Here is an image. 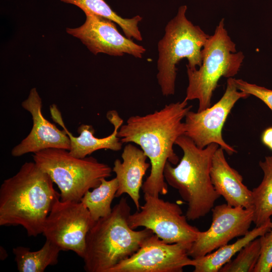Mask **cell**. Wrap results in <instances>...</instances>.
Segmentation results:
<instances>
[{"instance_id":"cell-5","label":"cell","mask_w":272,"mask_h":272,"mask_svg":"<svg viewBox=\"0 0 272 272\" xmlns=\"http://www.w3.org/2000/svg\"><path fill=\"white\" fill-rule=\"evenodd\" d=\"M186 6L179 7L177 15L166 25L165 34L158 44L157 78L164 96L174 95L177 69L186 58V67L195 70L202 64L203 47L210 35L186 16Z\"/></svg>"},{"instance_id":"cell-19","label":"cell","mask_w":272,"mask_h":272,"mask_svg":"<svg viewBox=\"0 0 272 272\" xmlns=\"http://www.w3.org/2000/svg\"><path fill=\"white\" fill-rule=\"evenodd\" d=\"M263 173L260 183L252 190L253 221L256 226L269 222L272 216V155L259 162Z\"/></svg>"},{"instance_id":"cell-20","label":"cell","mask_w":272,"mask_h":272,"mask_svg":"<svg viewBox=\"0 0 272 272\" xmlns=\"http://www.w3.org/2000/svg\"><path fill=\"white\" fill-rule=\"evenodd\" d=\"M60 251L59 247L48 240L37 251H32L29 248L21 246L13 249L20 272H43L47 266L58 263Z\"/></svg>"},{"instance_id":"cell-23","label":"cell","mask_w":272,"mask_h":272,"mask_svg":"<svg viewBox=\"0 0 272 272\" xmlns=\"http://www.w3.org/2000/svg\"><path fill=\"white\" fill-rule=\"evenodd\" d=\"M261 252V243L259 237L248 243L233 260L221 268L219 272H253Z\"/></svg>"},{"instance_id":"cell-15","label":"cell","mask_w":272,"mask_h":272,"mask_svg":"<svg viewBox=\"0 0 272 272\" xmlns=\"http://www.w3.org/2000/svg\"><path fill=\"white\" fill-rule=\"evenodd\" d=\"M50 112L53 121L58 124L67 134L70 140L69 151L72 156L83 158L99 150L109 149L118 151L121 149L123 143L117 134L123 120L116 110H111L107 113L106 117L113 125L114 129L111 134L102 138L96 137L94 135V128L91 125L87 124H81L78 128L80 135L75 137L66 127L61 113L55 104L50 106Z\"/></svg>"},{"instance_id":"cell-1","label":"cell","mask_w":272,"mask_h":272,"mask_svg":"<svg viewBox=\"0 0 272 272\" xmlns=\"http://www.w3.org/2000/svg\"><path fill=\"white\" fill-rule=\"evenodd\" d=\"M191 107L185 99L171 103L145 115L131 116L118 129L122 143L137 144L150 161V173L142 187L144 194L159 196L168 193L164 168L168 162L176 165L179 161L173 145L184 134L182 119Z\"/></svg>"},{"instance_id":"cell-11","label":"cell","mask_w":272,"mask_h":272,"mask_svg":"<svg viewBox=\"0 0 272 272\" xmlns=\"http://www.w3.org/2000/svg\"><path fill=\"white\" fill-rule=\"evenodd\" d=\"M188 243H167L153 234L129 257L108 272H182L194 262L188 254Z\"/></svg>"},{"instance_id":"cell-9","label":"cell","mask_w":272,"mask_h":272,"mask_svg":"<svg viewBox=\"0 0 272 272\" xmlns=\"http://www.w3.org/2000/svg\"><path fill=\"white\" fill-rule=\"evenodd\" d=\"M94 223L81 201H63L59 198L47 217L42 234L61 251H73L83 258L86 237Z\"/></svg>"},{"instance_id":"cell-10","label":"cell","mask_w":272,"mask_h":272,"mask_svg":"<svg viewBox=\"0 0 272 272\" xmlns=\"http://www.w3.org/2000/svg\"><path fill=\"white\" fill-rule=\"evenodd\" d=\"M249 95L238 90L234 78H228L225 91L221 98L213 106L196 112L189 110L185 117L184 135L189 138L199 148L217 144L228 155L237 151L223 138L222 129L227 117L235 103Z\"/></svg>"},{"instance_id":"cell-24","label":"cell","mask_w":272,"mask_h":272,"mask_svg":"<svg viewBox=\"0 0 272 272\" xmlns=\"http://www.w3.org/2000/svg\"><path fill=\"white\" fill-rule=\"evenodd\" d=\"M259 238L260 255L253 272H270L272 269V221L269 230Z\"/></svg>"},{"instance_id":"cell-3","label":"cell","mask_w":272,"mask_h":272,"mask_svg":"<svg viewBox=\"0 0 272 272\" xmlns=\"http://www.w3.org/2000/svg\"><path fill=\"white\" fill-rule=\"evenodd\" d=\"M130 207L122 197L111 213L95 222L88 232L83 258L87 272H108L136 252L154 233L147 228L131 229L128 223Z\"/></svg>"},{"instance_id":"cell-8","label":"cell","mask_w":272,"mask_h":272,"mask_svg":"<svg viewBox=\"0 0 272 272\" xmlns=\"http://www.w3.org/2000/svg\"><path fill=\"white\" fill-rule=\"evenodd\" d=\"M144 200L140 210L128 217L131 229L143 227L151 230L167 243L192 244L196 239L200 231L188 223L177 203L148 194H144Z\"/></svg>"},{"instance_id":"cell-6","label":"cell","mask_w":272,"mask_h":272,"mask_svg":"<svg viewBox=\"0 0 272 272\" xmlns=\"http://www.w3.org/2000/svg\"><path fill=\"white\" fill-rule=\"evenodd\" d=\"M202 64L198 69L187 67L188 84L185 100H198L197 111L211 105L213 93L222 77L232 78L238 73L244 59L241 51H237L235 43L225 28L221 19L213 35H210L202 50Z\"/></svg>"},{"instance_id":"cell-12","label":"cell","mask_w":272,"mask_h":272,"mask_svg":"<svg viewBox=\"0 0 272 272\" xmlns=\"http://www.w3.org/2000/svg\"><path fill=\"white\" fill-rule=\"evenodd\" d=\"M210 228L200 231L188 251L193 259L201 257L228 244L234 238L243 236L253 221V210L224 203L214 207Z\"/></svg>"},{"instance_id":"cell-18","label":"cell","mask_w":272,"mask_h":272,"mask_svg":"<svg viewBox=\"0 0 272 272\" xmlns=\"http://www.w3.org/2000/svg\"><path fill=\"white\" fill-rule=\"evenodd\" d=\"M270 222L260 226H256L232 244H227L213 252L193 259V271L219 272L221 268L231 260L232 257L248 243L266 232L269 229Z\"/></svg>"},{"instance_id":"cell-21","label":"cell","mask_w":272,"mask_h":272,"mask_svg":"<svg viewBox=\"0 0 272 272\" xmlns=\"http://www.w3.org/2000/svg\"><path fill=\"white\" fill-rule=\"evenodd\" d=\"M80 8L84 13L89 12L117 23L126 37L142 41L143 37L138 24L143 18L137 15L131 18H123L114 12L104 0H60Z\"/></svg>"},{"instance_id":"cell-7","label":"cell","mask_w":272,"mask_h":272,"mask_svg":"<svg viewBox=\"0 0 272 272\" xmlns=\"http://www.w3.org/2000/svg\"><path fill=\"white\" fill-rule=\"evenodd\" d=\"M33 159L57 185L60 200L63 201H81L87 191L98 186L113 172L108 165L93 157L77 158L62 149L37 152L33 153Z\"/></svg>"},{"instance_id":"cell-2","label":"cell","mask_w":272,"mask_h":272,"mask_svg":"<svg viewBox=\"0 0 272 272\" xmlns=\"http://www.w3.org/2000/svg\"><path fill=\"white\" fill-rule=\"evenodd\" d=\"M60 198L49 175L26 162L0 188V225L21 226L29 236L42 234L45 220Z\"/></svg>"},{"instance_id":"cell-4","label":"cell","mask_w":272,"mask_h":272,"mask_svg":"<svg viewBox=\"0 0 272 272\" xmlns=\"http://www.w3.org/2000/svg\"><path fill=\"white\" fill-rule=\"evenodd\" d=\"M175 144L182 150L183 156L175 167L167 162L164 178L187 203V219L197 220L211 212L220 197L210 175L213 157L220 146L213 143L201 149L184 134L178 138Z\"/></svg>"},{"instance_id":"cell-16","label":"cell","mask_w":272,"mask_h":272,"mask_svg":"<svg viewBox=\"0 0 272 272\" xmlns=\"http://www.w3.org/2000/svg\"><path fill=\"white\" fill-rule=\"evenodd\" d=\"M210 175L216 192L228 205L253 210L252 190L243 184L241 175L229 164L220 147L213 156Z\"/></svg>"},{"instance_id":"cell-22","label":"cell","mask_w":272,"mask_h":272,"mask_svg":"<svg viewBox=\"0 0 272 272\" xmlns=\"http://www.w3.org/2000/svg\"><path fill=\"white\" fill-rule=\"evenodd\" d=\"M117 189L116 177L109 180L104 178L98 186L92 191L88 190L84 195L81 201L88 209L95 222L111 213V203Z\"/></svg>"},{"instance_id":"cell-13","label":"cell","mask_w":272,"mask_h":272,"mask_svg":"<svg viewBox=\"0 0 272 272\" xmlns=\"http://www.w3.org/2000/svg\"><path fill=\"white\" fill-rule=\"evenodd\" d=\"M85 14L86 21L82 26L67 28L66 31L80 39L93 54L104 53L117 56L128 54L142 58L145 48L121 35L114 22L91 12Z\"/></svg>"},{"instance_id":"cell-17","label":"cell","mask_w":272,"mask_h":272,"mask_svg":"<svg viewBox=\"0 0 272 272\" xmlns=\"http://www.w3.org/2000/svg\"><path fill=\"white\" fill-rule=\"evenodd\" d=\"M121 158L122 162L116 159L112 168L118 182L115 197L128 194L139 211L143 179L151 164L146 162L148 157L144 151L131 143L124 147Z\"/></svg>"},{"instance_id":"cell-14","label":"cell","mask_w":272,"mask_h":272,"mask_svg":"<svg viewBox=\"0 0 272 272\" xmlns=\"http://www.w3.org/2000/svg\"><path fill=\"white\" fill-rule=\"evenodd\" d=\"M21 105L31 114L33 126L28 135L13 148V156L20 157L49 148L69 151L70 140L67 134L63 129H58L44 117L42 100L35 88L30 90L28 97Z\"/></svg>"},{"instance_id":"cell-26","label":"cell","mask_w":272,"mask_h":272,"mask_svg":"<svg viewBox=\"0 0 272 272\" xmlns=\"http://www.w3.org/2000/svg\"><path fill=\"white\" fill-rule=\"evenodd\" d=\"M261 140L263 145L272 151V127H267L263 131Z\"/></svg>"},{"instance_id":"cell-25","label":"cell","mask_w":272,"mask_h":272,"mask_svg":"<svg viewBox=\"0 0 272 272\" xmlns=\"http://www.w3.org/2000/svg\"><path fill=\"white\" fill-rule=\"evenodd\" d=\"M237 89L248 95H253L262 101L272 111V90L254 84L249 83L242 79L234 78Z\"/></svg>"}]
</instances>
